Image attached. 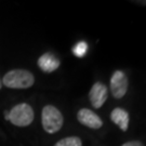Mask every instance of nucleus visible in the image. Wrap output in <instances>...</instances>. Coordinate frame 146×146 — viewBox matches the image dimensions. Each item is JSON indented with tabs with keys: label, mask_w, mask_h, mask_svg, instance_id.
<instances>
[{
	"label": "nucleus",
	"mask_w": 146,
	"mask_h": 146,
	"mask_svg": "<svg viewBox=\"0 0 146 146\" xmlns=\"http://www.w3.org/2000/svg\"><path fill=\"white\" fill-rule=\"evenodd\" d=\"M38 66L44 73H52L60 66V60L52 53H44L38 60Z\"/></svg>",
	"instance_id": "obj_7"
},
{
	"label": "nucleus",
	"mask_w": 146,
	"mask_h": 146,
	"mask_svg": "<svg viewBox=\"0 0 146 146\" xmlns=\"http://www.w3.org/2000/svg\"><path fill=\"white\" fill-rule=\"evenodd\" d=\"M1 84H1V81H0V89H1Z\"/></svg>",
	"instance_id": "obj_14"
},
{
	"label": "nucleus",
	"mask_w": 146,
	"mask_h": 146,
	"mask_svg": "<svg viewBox=\"0 0 146 146\" xmlns=\"http://www.w3.org/2000/svg\"><path fill=\"white\" fill-rule=\"evenodd\" d=\"M110 119L111 121L116 123L122 131H127L129 128V114L128 111L125 110L123 108L117 107L115 110H113L111 114H110Z\"/></svg>",
	"instance_id": "obj_8"
},
{
	"label": "nucleus",
	"mask_w": 146,
	"mask_h": 146,
	"mask_svg": "<svg viewBox=\"0 0 146 146\" xmlns=\"http://www.w3.org/2000/svg\"><path fill=\"white\" fill-rule=\"evenodd\" d=\"M107 95H108V91L106 86L102 82H95L90 90L89 98L94 108H101L106 102Z\"/></svg>",
	"instance_id": "obj_5"
},
{
	"label": "nucleus",
	"mask_w": 146,
	"mask_h": 146,
	"mask_svg": "<svg viewBox=\"0 0 146 146\" xmlns=\"http://www.w3.org/2000/svg\"><path fill=\"white\" fill-rule=\"evenodd\" d=\"M5 119L9 120V111H8V110H5Z\"/></svg>",
	"instance_id": "obj_13"
},
{
	"label": "nucleus",
	"mask_w": 146,
	"mask_h": 146,
	"mask_svg": "<svg viewBox=\"0 0 146 146\" xmlns=\"http://www.w3.org/2000/svg\"><path fill=\"white\" fill-rule=\"evenodd\" d=\"M35 82L33 74L25 69H14L5 75L2 84L11 89H27Z\"/></svg>",
	"instance_id": "obj_1"
},
{
	"label": "nucleus",
	"mask_w": 146,
	"mask_h": 146,
	"mask_svg": "<svg viewBox=\"0 0 146 146\" xmlns=\"http://www.w3.org/2000/svg\"><path fill=\"white\" fill-rule=\"evenodd\" d=\"M129 81L125 74L121 70H116L110 78V91L115 99L123 98L128 91Z\"/></svg>",
	"instance_id": "obj_4"
},
{
	"label": "nucleus",
	"mask_w": 146,
	"mask_h": 146,
	"mask_svg": "<svg viewBox=\"0 0 146 146\" xmlns=\"http://www.w3.org/2000/svg\"><path fill=\"white\" fill-rule=\"evenodd\" d=\"M9 120L17 127L29 125L34 120V110L26 103L16 105L9 111Z\"/></svg>",
	"instance_id": "obj_3"
},
{
	"label": "nucleus",
	"mask_w": 146,
	"mask_h": 146,
	"mask_svg": "<svg viewBox=\"0 0 146 146\" xmlns=\"http://www.w3.org/2000/svg\"><path fill=\"white\" fill-rule=\"evenodd\" d=\"M77 118L80 123L91 129H100L103 125V121L94 111L88 108H82L78 111Z\"/></svg>",
	"instance_id": "obj_6"
},
{
	"label": "nucleus",
	"mask_w": 146,
	"mask_h": 146,
	"mask_svg": "<svg viewBox=\"0 0 146 146\" xmlns=\"http://www.w3.org/2000/svg\"><path fill=\"white\" fill-rule=\"evenodd\" d=\"M88 52V43L86 41H79L73 47V53L77 58H84Z\"/></svg>",
	"instance_id": "obj_10"
},
{
	"label": "nucleus",
	"mask_w": 146,
	"mask_h": 146,
	"mask_svg": "<svg viewBox=\"0 0 146 146\" xmlns=\"http://www.w3.org/2000/svg\"><path fill=\"white\" fill-rule=\"evenodd\" d=\"M41 121L43 129L48 133H55L58 130H61L64 119L61 111L56 107L52 105H48L42 110Z\"/></svg>",
	"instance_id": "obj_2"
},
{
	"label": "nucleus",
	"mask_w": 146,
	"mask_h": 146,
	"mask_svg": "<svg viewBox=\"0 0 146 146\" xmlns=\"http://www.w3.org/2000/svg\"><path fill=\"white\" fill-rule=\"evenodd\" d=\"M134 3H137L140 5H146V1H134Z\"/></svg>",
	"instance_id": "obj_12"
},
{
	"label": "nucleus",
	"mask_w": 146,
	"mask_h": 146,
	"mask_svg": "<svg viewBox=\"0 0 146 146\" xmlns=\"http://www.w3.org/2000/svg\"><path fill=\"white\" fill-rule=\"evenodd\" d=\"M54 146H82V143L78 136H68L58 141Z\"/></svg>",
	"instance_id": "obj_9"
},
{
	"label": "nucleus",
	"mask_w": 146,
	"mask_h": 146,
	"mask_svg": "<svg viewBox=\"0 0 146 146\" xmlns=\"http://www.w3.org/2000/svg\"><path fill=\"white\" fill-rule=\"evenodd\" d=\"M122 146H144V145L139 141H131V142H127V143H125Z\"/></svg>",
	"instance_id": "obj_11"
}]
</instances>
